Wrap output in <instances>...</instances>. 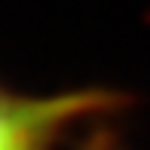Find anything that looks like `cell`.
Returning a JSON list of instances; mask_svg holds the SVG:
<instances>
[{"mask_svg":"<svg viewBox=\"0 0 150 150\" xmlns=\"http://www.w3.org/2000/svg\"><path fill=\"white\" fill-rule=\"evenodd\" d=\"M98 150H110V147H98Z\"/></svg>","mask_w":150,"mask_h":150,"instance_id":"cell-2","label":"cell"},{"mask_svg":"<svg viewBox=\"0 0 150 150\" xmlns=\"http://www.w3.org/2000/svg\"><path fill=\"white\" fill-rule=\"evenodd\" d=\"M110 92L74 89L55 95H18L0 89V150H52L64 129L113 104Z\"/></svg>","mask_w":150,"mask_h":150,"instance_id":"cell-1","label":"cell"}]
</instances>
